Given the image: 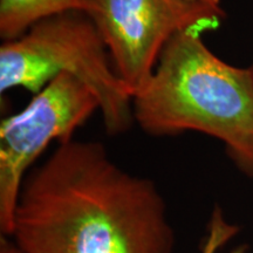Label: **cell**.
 Listing matches in <instances>:
<instances>
[{
    "label": "cell",
    "mask_w": 253,
    "mask_h": 253,
    "mask_svg": "<svg viewBox=\"0 0 253 253\" xmlns=\"http://www.w3.org/2000/svg\"><path fill=\"white\" fill-rule=\"evenodd\" d=\"M9 238L23 253H175L176 233L154 181L99 142L69 140L21 185Z\"/></svg>",
    "instance_id": "obj_1"
},
{
    "label": "cell",
    "mask_w": 253,
    "mask_h": 253,
    "mask_svg": "<svg viewBox=\"0 0 253 253\" xmlns=\"http://www.w3.org/2000/svg\"><path fill=\"white\" fill-rule=\"evenodd\" d=\"M132 115L153 136L198 131L217 138L253 177L252 69L218 58L202 32H181L167 43L149 82L132 97Z\"/></svg>",
    "instance_id": "obj_2"
},
{
    "label": "cell",
    "mask_w": 253,
    "mask_h": 253,
    "mask_svg": "<svg viewBox=\"0 0 253 253\" xmlns=\"http://www.w3.org/2000/svg\"><path fill=\"white\" fill-rule=\"evenodd\" d=\"M60 74L84 82L100 103L109 135L134 122L132 96L114 68L106 43L87 13L69 12L32 26L0 47V91L25 88L37 94Z\"/></svg>",
    "instance_id": "obj_3"
},
{
    "label": "cell",
    "mask_w": 253,
    "mask_h": 253,
    "mask_svg": "<svg viewBox=\"0 0 253 253\" xmlns=\"http://www.w3.org/2000/svg\"><path fill=\"white\" fill-rule=\"evenodd\" d=\"M88 15L134 97L149 82L163 48L176 34L213 30L225 12L186 0H91Z\"/></svg>",
    "instance_id": "obj_4"
},
{
    "label": "cell",
    "mask_w": 253,
    "mask_h": 253,
    "mask_svg": "<svg viewBox=\"0 0 253 253\" xmlns=\"http://www.w3.org/2000/svg\"><path fill=\"white\" fill-rule=\"evenodd\" d=\"M100 103L84 82L60 74L0 125V231L9 236L21 185L52 142L72 140Z\"/></svg>",
    "instance_id": "obj_5"
},
{
    "label": "cell",
    "mask_w": 253,
    "mask_h": 253,
    "mask_svg": "<svg viewBox=\"0 0 253 253\" xmlns=\"http://www.w3.org/2000/svg\"><path fill=\"white\" fill-rule=\"evenodd\" d=\"M90 9L91 0H0V37L18 39L46 19L69 12L89 14Z\"/></svg>",
    "instance_id": "obj_6"
},
{
    "label": "cell",
    "mask_w": 253,
    "mask_h": 253,
    "mask_svg": "<svg viewBox=\"0 0 253 253\" xmlns=\"http://www.w3.org/2000/svg\"><path fill=\"white\" fill-rule=\"evenodd\" d=\"M0 253H23L8 236L0 235Z\"/></svg>",
    "instance_id": "obj_7"
},
{
    "label": "cell",
    "mask_w": 253,
    "mask_h": 253,
    "mask_svg": "<svg viewBox=\"0 0 253 253\" xmlns=\"http://www.w3.org/2000/svg\"><path fill=\"white\" fill-rule=\"evenodd\" d=\"M186 1L195 2V4L207 5V6H210V7H213V8H223L221 7L220 0H186Z\"/></svg>",
    "instance_id": "obj_8"
},
{
    "label": "cell",
    "mask_w": 253,
    "mask_h": 253,
    "mask_svg": "<svg viewBox=\"0 0 253 253\" xmlns=\"http://www.w3.org/2000/svg\"><path fill=\"white\" fill-rule=\"evenodd\" d=\"M202 253H216V252H214L213 250H211V249H205V250H203V251H202ZM231 253H242V252L235 250V251H232Z\"/></svg>",
    "instance_id": "obj_9"
},
{
    "label": "cell",
    "mask_w": 253,
    "mask_h": 253,
    "mask_svg": "<svg viewBox=\"0 0 253 253\" xmlns=\"http://www.w3.org/2000/svg\"><path fill=\"white\" fill-rule=\"evenodd\" d=\"M251 69H252V73H253V65L251 66Z\"/></svg>",
    "instance_id": "obj_10"
}]
</instances>
